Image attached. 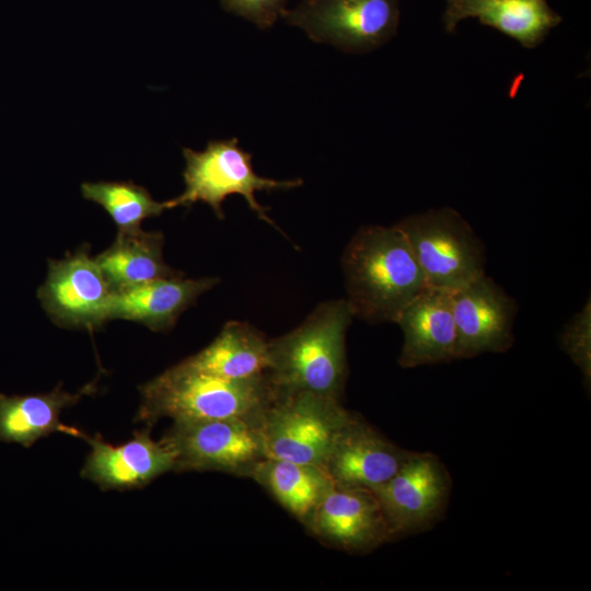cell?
<instances>
[{"mask_svg":"<svg viewBox=\"0 0 591 591\" xmlns=\"http://www.w3.org/2000/svg\"><path fill=\"white\" fill-rule=\"evenodd\" d=\"M341 266L347 301L368 323H395L429 288L416 255L396 225L362 227L347 244Z\"/></svg>","mask_w":591,"mask_h":591,"instance_id":"cell-1","label":"cell"},{"mask_svg":"<svg viewBox=\"0 0 591 591\" xmlns=\"http://www.w3.org/2000/svg\"><path fill=\"white\" fill-rule=\"evenodd\" d=\"M354 317L346 299L326 301L297 328L269 339L267 378L273 390L340 399L347 376L346 333Z\"/></svg>","mask_w":591,"mask_h":591,"instance_id":"cell-2","label":"cell"},{"mask_svg":"<svg viewBox=\"0 0 591 591\" xmlns=\"http://www.w3.org/2000/svg\"><path fill=\"white\" fill-rule=\"evenodd\" d=\"M136 421L236 418L258 422L274 390L267 378L231 380L197 370L184 360L139 387Z\"/></svg>","mask_w":591,"mask_h":591,"instance_id":"cell-3","label":"cell"},{"mask_svg":"<svg viewBox=\"0 0 591 591\" xmlns=\"http://www.w3.org/2000/svg\"><path fill=\"white\" fill-rule=\"evenodd\" d=\"M351 417L338 398L274 391L257 422L265 456L324 467Z\"/></svg>","mask_w":591,"mask_h":591,"instance_id":"cell-4","label":"cell"},{"mask_svg":"<svg viewBox=\"0 0 591 591\" xmlns=\"http://www.w3.org/2000/svg\"><path fill=\"white\" fill-rule=\"evenodd\" d=\"M183 157L185 189L170 199L173 208L190 207L201 201L210 206L219 219H224V199L237 194L244 197L260 220L276 227L267 215V208L256 200L255 193L292 189L303 184L301 178L278 181L257 175L252 154L240 147L236 138L210 140L202 151L183 148Z\"/></svg>","mask_w":591,"mask_h":591,"instance_id":"cell-5","label":"cell"},{"mask_svg":"<svg viewBox=\"0 0 591 591\" xmlns=\"http://www.w3.org/2000/svg\"><path fill=\"white\" fill-rule=\"evenodd\" d=\"M396 225L407 237L429 289L452 294L485 276L483 243L454 209H431Z\"/></svg>","mask_w":591,"mask_h":591,"instance_id":"cell-6","label":"cell"},{"mask_svg":"<svg viewBox=\"0 0 591 591\" xmlns=\"http://www.w3.org/2000/svg\"><path fill=\"white\" fill-rule=\"evenodd\" d=\"M399 15V0H301L281 19L313 42L360 54L389 42Z\"/></svg>","mask_w":591,"mask_h":591,"instance_id":"cell-7","label":"cell"},{"mask_svg":"<svg viewBox=\"0 0 591 591\" xmlns=\"http://www.w3.org/2000/svg\"><path fill=\"white\" fill-rule=\"evenodd\" d=\"M160 440L174 455L175 473L213 471L248 477L265 457L257 424L244 419L173 421Z\"/></svg>","mask_w":591,"mask_h":591,"instance_id":"cell-8","label":"cell"},{"mask_svg":"<svg viewBox=\"0 0 591 591\" xmlns=\"http://www.w3.org/2000/svg\"><path fill=\"white\" fill-rule=\"evenodd\" d=\"M113 290L90 245L82 244L61 259H49L37 298L58 326L94 331L109 321Z\"/></svg>","mask_w":591,"mask_h":591,"instance_id":"cell-9","label":"cell"},{"mask_svg":"<svg viewBox=\"0 0 591 591\" xmlns=\"http://www.w3.org/2000/svg\"><path fill=\"white\" fill-rule=\"evenodd\" d=\"M303 525L322 543L349 553L370 552L393 538L374 491L337 484Z\"/></svg>","mask_w":591,"mask_h":591,"instance_id":"cell-10","label":"cell"},{"mask_svg":"<svg viewBox=\"0 0 591 591\" xmlns=\"http://www.w3.org/2000/svg\"><path fill=\"white\" fill-rule=\"evenodd\" d=\"M448 484L434 455L409 453L395 475L374 490L392 537L429 525L443 507Z\"/></svg>","mask_w":591,"mask_h":591,"instance_id":"cell-11","label":"cell"},{"mask_svg":"<svg viewBox=\"0 0 591 591\" xmlns=\"http://www.w3.org/2000/svg\"><path fill=\"white\" fill-rule=\"evenodd\" d=\"M456 359L500 352L513 343L517 304L486 275L451 294Z\"/></svg>","mask_w":591,"mask_h":591,"instance_id":"cell-12","label":"cell"},{"mask_svg":"<svg viewBox=\"0 0 591 591\" xmlns=\"http://www.w3.org/2000/svg\"><path fill=\"white\" fill-rule=\"evenodd\" d=\"M84 439L91 452L81 470V477L102 490L141 488L159 476L173 472L174 455L161 441L150 436V427L134 432L125 443L114 445L100 436Z\"/></svg>","mask_w":591,"mask_h":591,"instance_id":"cell-13","label":"cell"},{"mask_svg":"<svg viewBox=\"0 0 591 591\" xmlns=\"http://www.w3.org/2000/svg\"><path fill=\"white\" fill-rule=\"evenodd\" d=\"M409 453L352 414L324 468L334 484L374 491L395 475Z\"/></svg>","mask_w":591,"mask_h":591,"instance_id":"cell-14","label":"cell"},{"mask_svg":"<svg viewBox=\"0 0 591 591\" xmlns=\"http://www.w3.org/2000/svg\"><path fill=\"white\" fill-rule=\"evenodd\" d=\"M395 323L404 337L401 367L456 359L457 334L450 293L428 289L401 312Z\"/></svg>","mask_w":591,"mask_h":591,"instance_id":"cell-15","label":"cell"},{"mask_svg":"<svg viewBox=\"0 0 591 591\" xmlns=\"http://www.w3.org/2000/svg\"><path fill=\"white\" fill-rule=\"evenodd\" d=\"M217 283L215 277L192 279L182 275L113 291L109 321L127 320L153 332H167L184 311Z\"/></svg>","mask_w":591,"mask_h":591,"instance_id":"cell-16","label":"cell"},{"mask_svg":"<svg viewBox=\"0 0 591 591\" xmlns=\"http://www.w3.org/2000/svg\"><path fill=\"white\" fill-rule=\"evenodd\" d=\"M444 4L447 32H453L461 21L475 18L525 48L538 46L561 22L547 0H444Z\"/></svg>","mask_w":591,"mask_h":591,"instance_id":"cell-17","label":"cell"},{"mask_svg":"<svg viewBox=\"0 0 591 591\" xmlns=\"http://www.w3.org/2000/svg\"><path fill=\"white\" fill-rule=\"evenodd\" d=\"M94 384L85 385L77 393L62 391L60 385L48 393L5 395L0 393V441L32 447L38 439L54 432L74 437L86 436L79 429L63 425L60 414L93 391Z\"/></svg>","mask_w":591,"mask_h":591,"instance_id":"cell-18","label":"cell"},{"mask_svg":"<svg viewBox=\"0 0 591 591\" xmlns=\"http://www.w3.org/2000/svg\"><path fill=\"white\" fill-rule=\"evenodd\" d=\"M184 361L231 380L265 376L269 369V339L248 323L230 321L207 347Z\"/></svg>","mask_w":591,"mask_h":591,"instance_id":"cell-19","label":"cell"},{"mask_svg":"<svg viewBox=\"0 0 591 591\" xmlns=\"http://www.w3.org/2000/svg\"><path fill=\"white\" fill-rule=\"evenodd\" d=\"M164 235L157 231H118L112 245L95 256L113 291L161 278L182 276L163 258Z\"/></svg>","mask_w":591,"mask_h":591,"instance_id":"cell-20","label":"cell"},{"mask_svg":"<svg viewBox=\"0 0 591 591\" xmlns=\"http://www.w3.org/2000/svg\"><path fill=\"white\" fill-rule=\"evenodd\" d=\"M248 478L302 524L334 484L322 466L267 456L255 464Z\"/></svg>","mask_w":591,"mask_h":591,"instance_id":"cell-21","label":"cell"},{"mask_svg":"<svg viewBox=\"0 0 591 591\" xmlns=\"http://www.w3.org/2000/svg\"><path fill=\"white\" fill-rule=\"evenodd\" d=\"M81 193L100 205L121 232L139 230L143 220L173 208L171 200L157 201L146 187L132 181L85 182Z\"/></svg>","mask_w":591,"mask_h":591,"instance_id":"cell-22","label":"cell"},{"mask_svg":"<svg viewBox=\"0 0 591 591\" xmlns=\"http://www.w3.org/2000/svg\"><path fill=\"white\" fill-rule=\"evenodd\" d=\"M560 346L581 370L590 384L591 376V302L590 298L582 309L566 323L560 334Z\"/></svg>","mask_w":591,"mask_h":591,"instance_id":"cell-23","label":"cell"},{"mask_svg":"<svg viewBox=\"0 0 591 591\" xmlns=\"http://www.w3.org/2000/svg\"><path fill=\"white\" fill-rule=\"evenodd\" d=\"M287 0H220L222 9L245 19L260 30H269L281 19Z\"/></svg>","mask_w":591,"mask_h":591,"instance_id":"cell-24","label":"cell"},{"mask_svg":"<svg viewBox=\"0 0 591 591\" xmlns=\"http://www.w3.org/2000/svg\"><path fill=\"white\" fill-rule=\"evenodd\" d=\"M301 1V0H300Z\"/></svg>","mask_w":591,"mask_h":591,"instance_id":"cell-25","label":"cell"}]
</instances>
